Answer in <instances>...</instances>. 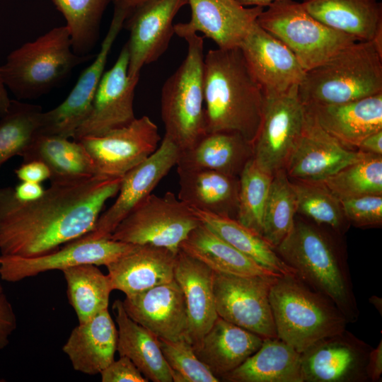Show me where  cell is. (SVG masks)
Listing matches in <instances>:
<instances>
[{
    "label": "cell",
    "instance_id": "cell-49",
    "mask_svg": "<svg viewBox=\"0 0 382 382\" xmlns=\"http://www.w3.org/2000/svg\"><path fill=\"white\" fill-rule=\"evenodd\" d=\"M16 197L25 202L33 201L38 199L44 193L45 190L41 183L21 181L13 187Z\"/></svg>",
    "mask_w": 382,
    "mask_h": 382
},
{
    "label": "cell",
    "instance_id": "cell-12",
    "mask_svg": "<svg viewBox=\"0 0 382 382\" xmlns=\"http://www.w3.org/2000/svg\"><path fill=\"white\" fill-rule=\"evenodd\" d=\"M157 125L146 115L96 137L79 140L89 154L97 175L117 178L148 158L158 147Z\"/></svg>",
    "mask_w": 382,
    "mask_h": 382
},
{
    "label": "cell",
    "instance_id": "cell-15",
    "mask_svg": "<svg viewBox=\"0 0 382 382\" xmlns=\"http://www.w3.org/2000/svg\"><path fill=\"white\" fill-rule=\"evenodd\" d=\"M180 150L166 137L145 161L122 176L114 203L100 214L86 239L109 238L118 224L144 199L152 194L160 181L176 166Z\"/></svg>",
    "mask_w": 382,
    "mask_h": 382
},
{
    "label": "cell",
    "instance_id": "cell-32",
    "mask_svg": "<svg viewBox=\"0 0 382 382\" xmlns=\"http://www.w3.org/2000/svg\"><path fill=\"white\" fill-rule=\"evenodd\" d=\"M221 381L303 382L301 353L278 337L264 338L260 347Z\"/></svg>",
    "mask_w": 382,
    "mask_h": 382
},
{
    "label": "cell",
    "instance_id": "cell-51",
    "mask_svg": "<svg viewBox=\"0 0 382 382\" xmlns=\"http://www.w3.org/2000/svg\"><path fill=\"white\" fill-rule=\"evenodd\" d=\"M112 1L115 9L128 16L139 6L149 0H111Z\"/></svg>",
    "mask_w": 382,
    "mask_h": 382
},
{
    "label": "cell",
    "instance_id": "cell-1",
    "mask_svg": "<svg viewBox=\"0 0 382 382\" xmlns=\"http://www.w3.org/2000/svg\"><path fill=\"white\" fill-rule=\"evenodd\" d=\"M122 178L50 181L41 197L29 202L18 199L12 187L0 188L1 255L40 256L90 233Z\"/></svg>",
    "mask_w": 382,
    "mask_h": 382
},
{
    "label": "cell",
    "instance_id": "cell-55",
    "mask_svg": "<svg viewBox=\"0 0 382 382\" xmlns=\"http://www.w3.org/2000/svg\"><path fill=\"white\" fill-rule=\"evenodd\" d=\"M4 293V288L1 285V284L0 283V294Z\"/></svg>",
    "mask_w": 382,
    "mask_h": 382
},
{
    "label": "cell",
    "instance_id": "cell-31",
    "mask_svg": "<svg viewBox=\"0 0 382 382\" xmlns=\"http://www.w3.org/2000/svg\"><path fill=\"white\" fill-rule=\"evenodd\" d=\"M112 311L117 325L119 355L129 358L149 381L172 382L158 337L127 314L122 301H114Z\"/></svg>",
    "mask_w": 382,
    "mask_h": 382
},
{
    "label": "cell",
    "instance_id": "cell-39",
    "mask_svg": "<svg viewBox=\"0 0 382 382\" xmlns=\"http://www.w3.org/2000/svg\"><path fill=\"white\" fill-rule=\"evenodd\" d=\"M110 0H52L66 20L73 52L90 54L99 37L102 16Z\"/></svg>",
    "mask_w": 382,
    "mask_h": 382
},
{
    "label": "cell",
    "instance_id": "cell-16",
    "mask_svg": "<svg viewBox=\"0 0 382 382\" xmlns=\"http://www.w3.org/2000/svg\"><path fill=\"white\" fill-rule=\"evenodd\" d=\"M371 346L346 329L301 353L303 382H367Z\"/></svg>",
    "mask_w": 382,
    "mask_h": 382
},
{
    "label": "cell",
    "instance_id": "cell-25",
    "mask_svg": "<svg viewBox=\"0 0 382 382\" xmlns=\"http://www.w3.org/2000/svg\"><path fill=\"white\" fill-rule=\"evenodd\" d=\"M174 279L183 291L187 306V340L195 346L218 318L213 292V271L179 249L175 261Z\"/></svg>",
    "mask_w": 382,
    "mask_h": 382
},
{
    "label": "cell",
    "instance_id": "cell-54",
    "mask_svg": "<svg viewBox=\"0 0 382 382\" xmlns=\"http://www.w3.org/2000/svg\"><path fill=\"white\" fill-rule=\"evenodd\" d=\"M369 302L377 309L381 315L382 313V299L376 295H372L369 299Z\"/></svg>",
    "mask_w": 382,
    "mask_h": 382
},
{
    "label": "cell",
    "instance_id": "cell-47",
    "mask_svg": "<svg viewBox=\"0 0 382 382\" xmlns=\"http://www.w3.org/2000/svg\"><path fill=\"white\" fill-rule=\"evenodd\" d=\"M15 173L21 181L42 183L50 178L48 167L40 161L23 162Z\"/></svg>",
    "mask_w": 382,
    "mask_h": 382
},
{
    "label": "cell",
    "instance_id": "cell-50",
    "mask_svg": "<svg viewBox=\"0 0 382 382\" xmlns=\"http://www.w3.org/2000/svg\"><path fill=\"white\" fill-rule=\"evenodd\" d=\"M358 150L376 156H382V130L366 137L359 145Z\"/></svg>",
    "mask_w": 382,
    "mask_h": 382
},
{
    "label": "cell",
    "instance_id": "cell-19",
    "mask_svg": "<svg viewBox=\"0 0 382 382\" xmlns=\"http://www.w3.org/2000/svg\"><path fill=\"white\" fill-rule=\"evenodd\" d=\"M305 110L302 134L284 168L288 177L296 180L320 182L372 155L347 148L326 132L312 115Z\"/></svg>",
    "mask_w": 382,
    "mask_h": 382
},
{
    "label": "cell",
    "instance_id": "cell-7",
    "mask_svg": "<svg viewBox=\"0 0 382 382\" xmlns=\"http://www.w3.org/2000/svg\"><path fill=\"white\" fill-rule=\"evenodd\" d=\"M185 58L165 81L161 112L165 137L180 151L192 146L206 134L204 100V40L197 34L183 37Z\"/></svg>",
    "mask_w": 382,
    "mask_h": 382
},
{
    "label": "cell",
    "instance_id": "cell-40",
    "mask_svg": "<svg viewBox=\"0 0 382 382\" xmlns=\"http://www.w3.org/2000/svg\"><path fill=\"white\" fill-rule=\"evenodd\" d=\"M319 183L339 201L382 195V156L370 155Z\"/></svg>",
    "mask_w": 382,
    "mask_h": 382
},
{
    "label": "cell",
    "instance_id": "cell-56",
    "mask_svg": "<svg viewBox=\"0 0 382 382\" xmlns=\"http://www.w3.org/2000/svg\"><path fill=\"white\" fill-rule=\"evenodd\" d=\"M1 381H4V380H3V379H0V382H1Z\"/></svg>",
    "mask_w": 382,
    "mask_h": 382
},
{
    "label": "cell",
    "instance_id": "cell-30",
    "mask_svg": "<svg viewBox=\"0 0 382 382\" xmlns=\"http://www.w3.org/2000/svg\"><path fill=\"white\" fill-rule=\"evenodd\" d=\"M305 9L325 25L371 41L382 28V4L376 0H303Z\"/></svg>",
    "mask_w": 382,
    "mask_h": 382
},
{
    "label": "cell",
    "instance_id": "cell-23",
    "mask_svg": "<svg viewBox=\"0 0 382 382\" xmlns=\"http://www.w3.org/2000/svg\"><path fill=\"white\" fill-rule=\"evenodd\" d=\"M177 253L152 245H134L106 266L112 290L131 296L173 280Z\"/></svg>",
    "mask_w": 382,
    "mask_h": 382
},
{
    "label": "cell",
    "instance_id": "cell-22",
    "mask_svg": "<svg viewBox=\"0 0 382 382\" xmlns=\"http://www.w3.org/2000/svg\"><path fill=\"white\" fill-rule=\"evenodd\" d=\"M127 314L158 338L186 339L188 316L180 286L173 279L131 296L122 301Z\"/></svg>",
    "mask_w": 382,
    "mask_h": 382
},
{
    "label": "cell",
    "instance_id": "cell-6",
    "mask_svg": "<svg viewBox=\"0 0 382 382\" xmlns=\"http://www.w3.org/2000/svg\"><path fill=\"white\" fill-rule=\"evenodd\" d=\"M93 57L73 52L69 30L63 25L13 50L0 66V71L6 87L18 100L35 99Z\"/></svg>",
    "mask_w": 382,
    "mask_h": 382
},
{
    "label": "cell",
    "instance_id": "cell-26",
    "mask_svg": "<svg viewBox=\"0 0 382 382\" xmlns=\"http://www.w3.org/2000/svg\"><path fill=\"white\" fill-rule=\"evenodd\" d=\"M117 342V329L108 309H105L79 323L62 351L75 371L92 376L100 374L115 360Z\"/></svg>",
    "mask_w": 382,
    "mask_h": 382
},
{
    "label": "cell",
    "instance_id": "cell-43",
    "mask_svg": "<svg viewBox=\"0 0 382 382\" xmlns=\"http://www.w3.org/2000/svg\"><path fill=\"white\" fill-rule=\"evenodd\" d=\"M158 339L163 357L170 370L173 381H221L197 357L192 345L186 339Z\"/></svg>",
    "mask_w": 382,
    "mask_h": 382
},
{
    "label": "cell",
    "instance_id": "cell-3",
    "mask_svg": "<svg viewBox=\"0 0 382 382\" xmlns=\"http://www.w3.org/2000/svg\"><path fill=\"white\" fill-rule=\"evenodd\" d=\"M274 249L296 277L336 305L348 323L357 321L359 310L350 270L335 237L320 225L295 220Z\"/></svg>",
    "mask_w": 382,
    "mask_h": 382
},
{
    "label": "cell",
    "instance_id": "cell-35",
    "mask_svg": "<svg viewBox=\"0 0 382 382\" xmlns=\"http://www.w3.org/2000/svg\"><path fill=\"white\" fill-rule=\"evenodd\" d=\"M192 209L199 221L219 237L260 265L281 275H296L272 245L236 219Z\"/></svg>",
    "mask_w": 382,
    "mask_h": 382
},
{
    "label": "cell",
    "instance_id": "cell-38",
    "mask_svg": "<svg viewBox=\"0 0 382 382\" xmlns=\"http://www.w3.org/2000/svg\"><path fill=\"white\" fill-rule=\"evenodd\" d=\"M41 106L11 100L0 116V168L11 158L21 156L39 132L42 115Z\"/></svg>",
    "mask_w": 382,
    "mask_h": 382
},
{
    "label": "cell",
    "instance_id": "cell-5",
    "mask_svg": "<svg viewBox=\"0 0 382 382\" xmlns=\"http://www.w3.org/2000/svg\"><path fill=\"white\" fill-rule=\"evenodd\" d=\"M270 302L277 337L302 353L318 340L346 329L336 305L296 275L277 277Z\"/></svg>",
    "mask_w": 382,
    "mask_h": 382
},
{
    "label": "cell",
    "instance_id": "cell-11",
    "mask_svg": "<svg viewBox=\"0 0 382 382\" xmlns=\"http://www.w3.org/2000/svg\"><path fill=\"white\" fill-rule=\"evenodd\" d=\"M277 277L213 272L218 316L262 338L277 337L270 302V292Z\"/></svg>",
    "mask_w": 382,
    "mask_h": 382
},
{
    "label": "cell",
    "instance_id": "cell-2",
    "mask_svg": "<svg viewBox=\"0 0 382 382\" xmlns=\"http://www.w3.org/2000/svg\"><path fill=\"white\" fill-rule=\"evenodd\" d=\"M204 100L206 133L236 132L253 144L265 94L239 47H218L204 55Z\"/></svg>",
    "mask_w": 382,
    "mask_h": 382
},
{
    "label": "cell",
    "instance_id": "cell-27",
    "mask_svg": "<svg viewBox=\"0 0 382 382\" xmlns=\"http://www.w3.org/2000/svg\"><path fill=\"white\" fill-rule=\"evenodd\" d=\"M263 339L218 316L201 340L192 347L200 361L221 381L255 353Z\"/></svg>",
    "mask_w": 382,
    "mask_h": 382
},
{
    "label": "cell",
    "instance_id": "cell-10",
    "mask_svg": "<svg viewBox=\"0 0 382 382\" xmlns=\"http://www.w3.org/2000/svg\"><path fill=\"white\" fill-rule=\"evenodd\" d=\"M298 87L265 95L261 124L252 144L253 160L272 176L285 168L303 132L306 110Z\"/></svg>",
    "mask_w": 382,
    "mask_h": 382
},
{
    "label": "cell",
    "instance_id": "cell-46",
    "mask_svg": "<svg viewBox=\"0 0 382 382\" xmlns=\"http://www.w3.org/2000/svg\"><path fill=\"white\" fill-rule=\"evenodd\" d=\"M17 319L13 308L4 293L0 294V349L6 348L16 329Z\"/></svg>",
    "mask_w": 382,
    "mask_h": 382
},
{
    "label": "cell",
    "instance_id": "cell-44",
    "mask_svg": "<svg viewBox=\"0 0 382 382\" xmlns=\"http://www.w3.org/2000/svg\"><path fill=\"white\" fill-rule=\"evenodd\" d=\"M339 202L349 223L359 227L381 225L382 195H365Z\"/></svg>",
    "mask_w": 382,
    "mask_h": 382
},
{
    "label": "cell",
    "instance_id": "cell-8",
    "mask_svg": "<svg viewBox=\"0 0 382 382\" xmlns=\"http://www.w3.org/2000/svg\"><path fill=\"white\" fill-rule=\"evenodd\" d=\"M257 23L282 41L306 71L357 41L325 25L294 0L274 1L260 14Z\"/></svg>",
    "mask_w": 382,
    "mask_h": 382
},
{
    "label": "cell",
    "instance_id": "cell-36",
    "mask_svg": "<svg viewBox=\"0 0 382 382\" xmlns=\"http://www.w3.org/2000/svg\"><path fill=\"white\" fill-rule=\"evenodd\" d=\"M69 301L79 323L85 322L108 309L112 291L108 274L97 265L81 264L63 270Z\"/></svg>",
    "mask_w": 382,
    "mask_h": 382
},
{
    "label": "cell",
    "instance_id": "cell-37",
    "mask_svg": "<svg viewBox=\"0 0 382 382\" xmlns=\"http://www.w3.org/2000/svg\"><path fill=\"white\" fill-rule=\"evenodd\" d=\"M296 212L292 183L285 170L282 169L272 176L262 222V236L274 248L291 230Z\"/></svg>",
    "mask_w": 382,
    "mask_h": 382
},
{
    "label": "cell",
    "instance_id": "cell-53",
    "mask_svg": "<svg viewBox=\"0 0 382 382\" xmlns=\"http://www.w3.org/2000/svg\"><path fill=\"white\" fill-rule=\"evenodd\" d=\"M243 6L267 7L276 0H237Z\"/></svg>",
    "mask_w": 382,
    "mask_h": 382
},
{
    "label": "cell",
    "instance_id": "cell-48",
    "mask_svg": "<svg viewBox=\"0 0 382 382\" xmlns=\"http://www.w3.org/2000/svg\"><path fill=\"white\" fill-rule=\"evenodd\" d=\"M366 374L369 381H381L382 375V340L376 348L371 350L366 364Z\"/></svg>",
    "mask_w": 382,
    "mask_h": 382
},
{
    "label": "cell",
    "instance_id": "cell-18",
    "mask_svg": "<svg viewBox=\"0 0 382 382\" xmlns=\"http://www.w3.org/2000/svg\"><path fill=\"white\" fill-rule=\"evenodd\" d=\"M187 0H149L137 7L124 25L129 31L128 75L139 77L142 67L157 61L175 34L173 19Z\"/></svg>",
    "mask_w": 382,
    "mask_h": 382
},
{
    "label": "cell",
    "instance_id": "cell-52",
    "mask_svg": "<svg viewBox=\"0 0 382 382\" xmlns=\"http://www.w3.org/2000/svg\"><path fill=\"white\" fill-rule=\"evenodd\" d=\"M6 88L0 71V116L6 112L11 104Z\"/></svg>",
    "mask_w": 382,
    "mask_h": 382
},
{
    "label": "cell",
    "instance_id": "cell-29",
    "mask_svg": "<svg viewBox=\"0 0 382 382\" xmlns=\"http://www.w3.org/2000/svg\"><path fill=\"white\" fill-rule=\"evenodd\" d=\"M253 158L252 143L238 133H206L192 146L180 151L177 168L207 169L239 177Z\"/></svg>",
    "mask_w": 382,
    "mask_h": 382
},
{
    "label": "cell",
    "instance_id": "cell-4",
    "mask_svg": "<svg viewBox=\"0 0 382 382\" xmlns=\"http://www.w3.org/2000/svg\"><path fill=\"white\" fill-rule=\"evenodd\" d=\"M303 105L347 103L382 93V53L356 41L306 72L298 87Z\"/></svg>",
    "mask_w": 382,
    "mask_h": 382
},
{
    "label": "cell",
    "instance_id": "cell-45",
    "mask_svg": "<svg viewBox=\"0 0 382 382\" xmlns=\"http://www.w3.org/2000/svg\"><path fill=\"white\" fill-rule=\"evenodd\" d=\"M103 382H147L149 380L141 373L127 357L120 356L100 373Z\"/></svg>",
    "mask_w": 382,
    "mask_h": 382
},
{
    "label": "cell",
    "instance_id": "cell-20",
    "mask_svg": "<svg viewBox=\"0 0 382 382\" xmlns=\"http://www.w3.org/2000/svg\"><path fill=\"white\" fill-rule=\"evenodd\" d=\"M189 21L174 24L181 38L199 32L221 49L238 47L263 11L261 6L246 8L237 0H187Z\"/></svg>",
    "mask_w": 382,
    "mask_h": 382
},
{
    "label": "cell",
    "instance_id": "cell-41",
    "mask_svg": "<svg viewBox=\"0 0 382 382\" xmlns=\"http://www.w3.org/2000/svg\"><path fill=\"white\" fill-rule=\"evenodd\" d=\"M236 219L262 236L265 207L272 176L261 170L253 158L239 175Z\"/></svg>",
    "mask_w": 382,
    "mask_h": 382
},
{
    "label": "cell",
    "instance_id": "cell-33",
    "mask_svg": "<svg viewBox=\"0 0 382 382\" xmlns=\"http://www.w3.org/2000/svg\"><path fill=\"white\" fill-rule=\"evenodd\" d=\"M180 249L215 272L238 276H281L238 250L202 222L183 241Z\"/></svg>",
    "mask_w": 382,
    "mask_h": 382
},
{
    "label": "cell",
    "instance_id": "cell-42",
    "mask_svg": "<svg viewBox=\"0 0 382 382\" xmlns=\"http://www.w3.org/2000/svg\"><path fill=\"white\" fill-rule=\"evenodd\" d=\"M297 212L318 225L341 233L346 222L340 202L320 183L296 180L292 183Z\"/></svg>",
    "mask_w": 382,
    "mask_h": 382
},
{
    "label": "cell",
    "instance_id": "cell-17",
    "mask_svg": "<svg viewBox=\"0 0 382 382\" xmlns=\"http://www.w3.org/2000/svg\"><path fill=\"white\" fill-rule=\"evenodd\" d=\"M128 64L125 44L112 67L104 72L90 112L76 130L74 140L105 134L130 124L136 118L134 98L139 77L129 76Z\"/></svg>",
    "mask_w": 382,
    "mask_h": 382
},
{
    "label": "cell",
    "instance_id": "cell-28",
    "mask_svg": "<svg viewBox=\"0 0 382 382\" xmlns=\"http://www.w3.org/2000/svg\"><path fill=\"white\" fill-rule=\"evenodd\" d=\"M178 199L190 208L236 219L239 178L207 169L177 168Z\"/></svg>",
    "mask_w": 382,
    "mask_h": 382
},
{
    "label": "cell",
    "instance_id": "cell-13",
    "mask_svg": "<svg viewBox=\"0 0 382 382\" xmlns=\"http://www.w3.org/2000/svg\"><path fill=\"white\" fill-rule=\"evenodd\" d=\"M134 245L111 238L86 239L80 237L49 254L25 257L0 255V278L17 282L51 270L81 264L107 266Z\"/></svg>",
    "mask_w": 382,
    "mask_h": 382
},
{
    "label": "cell",
    "instance_id": "cell-14",
    "mask_svg": "<svg viewBox=\"0 0 382 382\" xmlns=\"http://www.w3.org/2000/svg\"><path fill=\"white\" fill-rule=\"evenodd\" d=\"M127 16L114 11L113 16L93 62L81 74L64 100L54 108L43 112L39 133L74 139L75 133L88 117L112 47Z\"/></svg>",
    "mask_w": 382,
    "mask_h": 382
},
{
    "label": "cell",
    "instance_id": "cell-9",
    "mask_svg": "<svg viewBox=\"0 0 382 382\" xmlns=\"http://www.w3.org/2000/svg\"><path fill=\"white\" fill-rule=\"evenodd\" d=\"M201 221L193 210L170 192L151 194L115 228L109 238L133 245H152L177 253Z\"/></svg>",
    "mask_w": 382,
    "mask_h": 382
},
{
    "label": "cell",
    "instance_id": "cell-34",
    "mask_svg": "<svg viewBox=\"0 0 382 382\" xmlns=\"http://www.w3.org/2000/svg\"><path fill=\"white\" fill-rule=\"evenodd\" d=\"M23 162L40 161L50 171V181L81 179L96 175L92 160L76 140L37 133L20 156Z\"/></svg>",
    "mask_w": 382,
    "mask_h": 382
},
{
    "label": "cell",
    "instance_id": "cell-24",
    "mask_svg": "<svg viewBox=\"0 0 382 382\" xmlns=\"http://www.w3.org/2000/svg\"><path fill=\"white\" fill-rule=\"evenodd\" d=\"M304 108L326 132L350 149L382 130V93L344 103Z\"/></svg>",
    "mask_w": 382,
    "mask_h": 382
},
{
    "label": "cell",
    "instance_id": "cell-21",
    "mask_svg": "<svg viewBox=\"0 0 382 382\" xmlns=\"http://www.w3.org/2000/svg\"><path fill=\"white\" fill-rule=\"evenodd\" d=\"M238 47L265 95L286 92L304 79L306 71L292 52L257 23Z\"/></svg>",
    "mask_w": 382,
    "mask_h": 382
}]
</instances>
